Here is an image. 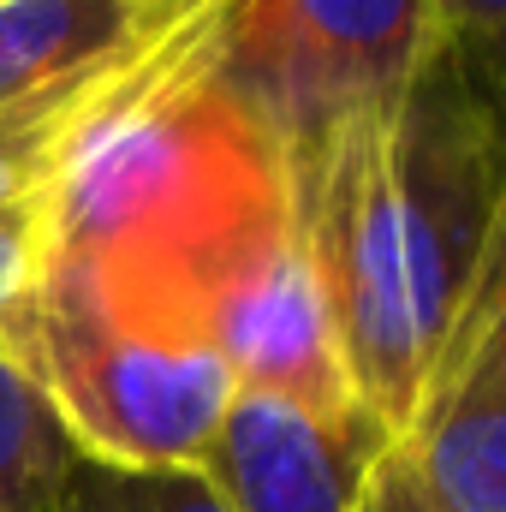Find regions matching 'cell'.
I'll list each match as a JSON object with an SVG mask.
<instances>
[{
    "instance_id": "1",
    "label": "cell",
    "mask_w": 506,
    "mask_h": 512,
    "mask_svg": "<svg viewBox=\"0 0 506 512\" xmlns=\"http://www.w3.org/2000/svg\"><path fill=\"white\" fill-rule=\"evenodd\" d=\"M298 233L358 411L399 441L435 376L506 185L489 90L459 42L286 155Z\"/></svg>"
},
{
    "instance_id": "2",
    "label": "cell",
    "mask_w": 506,
    "mask_h": 512,
    "mask_svg": "<svg viewBox=\"0 0 506 512\" xmlns=\"http://www.w3.org/2000/svg\"><path fill=\"white\" fill-rule=\"evenodd\" d=\"M280 167L221 78L215 6L191 0L96 84L48 179V251L126 280L155 274Z\"/></svg>"
},
{
    "instance_id": "3",
    "label": "cell",
    "mask_w": 506,
    "mask_h": 512,
    "mask_svg": "<svg viewBox=\"0 0 506 512\" xmlns=\"http://www.w3.org/2000/svg\"><path fill=\"white\" fill-rule=\"evenodd\" d=\"M0 352L48 399L72 453L131 471H197L239 393L173 304L54 251L0 316Z\"/></svg>"
},
{
    "instance_id": "4",
    "label": "cell",
    "mask_w": 506,
    "mask_h": 512,
    "mask_svg": "<svg viewBox=\"0 0 506 512\" xmlns=\"http://www.w3.org/2000/svg\"><path fill=\"white\" fill-rule=\"evenodd\" d=\"M108 280L173 304L215 346L233 387L280 393L334 417H364L340 370L328 298L298 233L286 167L251 185L233 209H221L155 274L137 280L108 274Z\"/></svg>"
},
{
    "instance_id": "5",
    "label": "cell",
    "mask_w": 506,
    "mask_h": 512,
    "mask_svg": "<svg viewBox=\"0 0 506 512\" xmlns=\"http://www.w3.org/2000/svg\"><path fill=\"white\" fill-rule=\"evenodd\" d=\"M221 78L286 155L393 96L435 36V0H209Z\"/></svg>"
},
{
    "instance_id": "6",
    "label": "cell",
    "mask_w": 506,
    "mask_h": 512,
    "mask_svg": "<svg viewBox=\"0 0 506 512\" xmlns=\"http://www.w3.org/2000/svg\"><path fill=\"white\" fill-rule=\"evenodd\" d=\"M381 447L387 435L370 417L239 387L197 471L227 512H352Z\"/></svg>"
},
{
    "instance_id": "7",
    "label": "cell",
    "mask_w": 506,
    "mask_h": 512,
    "mask_svg": "<svg viewBox=\"0 0 506 512\" xmlns=\"http://www.w3.org/2000/svg\"><path fill=\"white\" fill-rule=\"evenodd\" d=\"M352 512H506V405L447 399L387 441Z\"/></svg>"
},
{
    "instance_id": "8",
    "label": "cell",
    "mask_w": 506,
    "mask_h": 512,
    "mask_svg": "<svg viewBox=\"0 0 506 512\" xmlns=\"http://www.w3.org/2000/svg\"><path fill=\"white\" fill-rule=\"evenodd\" d=\"M143 30L137 0H0V108L102 72Z\"/></svg>"
},
{
    "instance_id": "9",
    "label": "cell",
    "mask_w": 506,
    "mask_h": 512,
    "mask_svg": "<svg viewBox=\"0 0 506 512\" xmlns=\"http://www.w3.org/2000/svg\"><path fill=\"white\" fill-rule=\"evenodd\" d=\"M447 399L506 405V185L495 203V221H489V239L477 251V268H471V286L459 298V316L447 328V346L435 358L423 411L447 405Z\"/></svg>"
},
{
    "instance_id": "10",
    "label": "cell",
    "mask_w": 506,
    "mask_h": 512,
    "mask_svg": "<svg viewBox=\"0 0 506 512\" xmlns=\"http://www.w3.org/2000/svg\"><path fill=\"white\" fill-rule=\"evenodd\" d=\"M72 465V441L30 376L0 352V512H36L60 471Z\"/></svg>"
},
{
    "instance_id": "11",
    "label": "cell",
    "mask_w": 506,
    "mask_h": 512,
    "mask_svg": "<svg viewBox=\"0 0 506 512\" xmlns=\"http://www.w3.org/2000/svg\"><path fill=\"white\" fill-rule=\"evenodd\" d=\"M108 66L90 72V78H78V84L48 90V96H30L18 108H0V209L30 203V197L48 191V179H54V167L66 155V137L78 131L96 84L108 78Z\"/></svg>"
},
{
    "instance_id": "12",
    "label": "cell",
    "mask_w": 506,
    "mask_h": 512,
    "mask_svg": "<svg viewBox=\"0 0 506 512\" xmlns=\"http://www.w3.org/2000/svg\"><path fill=\"white\" fill-rule=\"evenodd\" d=\"M36 512H227L203 471H131L72 453Z\"/></svg>"
},
{
    "instance_id": "13",
    "label": "cell",
    "mask_w": 506,
    "mask_h": 512,
    "mask_svg": "<svg viewBox=\"0 0 506 512\" xmlns=\"http://www.w3.org/2000/svg\"><path fill=\"white\" fill-rule=\"evenodd\" d=\"M42 256H48V191L30 197V203L0 209V316L36 280Z\"/></svg>"
},
{
    "instance_id": "14",
    "label": "cell",
    "mask_w": 506,
    "mask_h": 512,
    "mask_svg": "<svg viewBox=\"0 0 506 512\" xmlns=\"http://www.w3.org/2000/svg\"><path fill=\"white\" fill-rule=\"evenodd\" d=\"M506 24V0H435V36L441 42H483Z\"/></svg>"
},
{
    "instance_id": "15",
    "label": "cell",
    "mask_w": 506,
    "mask_h": 512,
    "mask_svg": "<svg viewBox=\"0 0 506 512\" xmlns=\"http://www.w3.org/2000/svg\"><path fill=\"white\" fill-rule=\"evenodd\" d=\"M459 48H465V42H459ZM465 54H471V66H477L483 90H489V108H495V126H501V143H506V24L489 30L483 42H471Z\"/></svg>"
},
{
    "instance_id": "16",
    "label": "cell",
    "mask_w": 506,
    "mask_h": 512,
    "mask_svg": "<svg viewBox=\"0 0 506 512\" xmlns=\"http://www.w3.org/2000/svg\"><path fill=\"white\" fill-rule=\"evenodd\" d=\"M143 6V24H161V18H173V12H185L191 0H137Z\"/></svg>"
}]
</instances>
